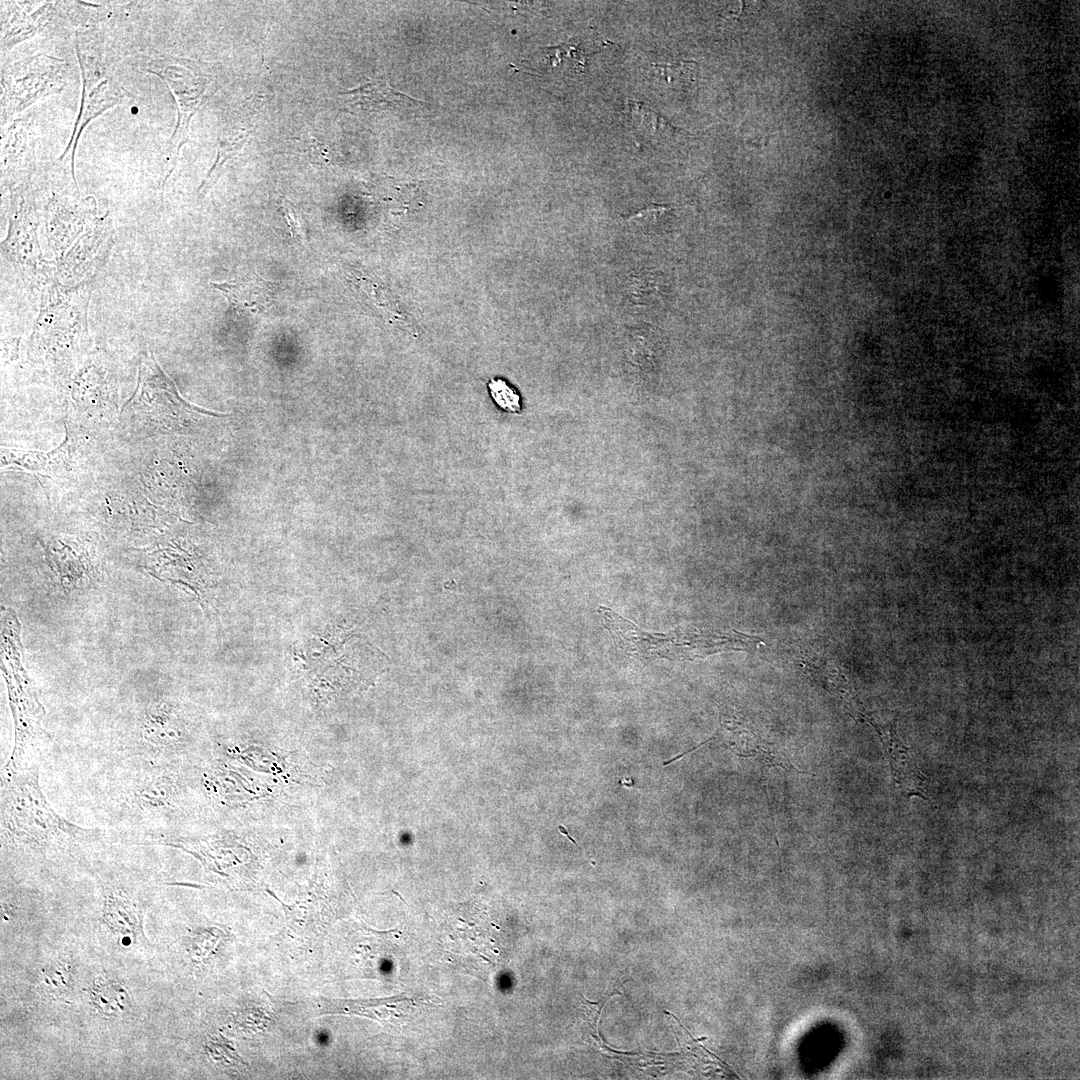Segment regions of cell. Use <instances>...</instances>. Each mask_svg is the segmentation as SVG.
<instances>
[{"mask_svg": "<svg viewBox=\"0 0 1080 1080\" xmlns=\"http://www.w3.org/2000/svg\"><path fill=\"white\" fill-rule=\"evenodd\" d=\"M102 833L99 829L76 825L52 808L40 787L36 764L2 775V847L44 855L55 847L94 842Z\"/></svg>", "mask_w": 1080, "mask_h": 1080, "instance_id": "1", "label": "cell"}, {"mask_svg": "<svg viewBox=\"0 0 1080 1080\" xmlns=\"http://www.w3.org/2000/svg\"><path fill=\"white\" fill-rule=\"evenodd\" d=\"M105 794L109 820L134 836L157 838L160 819L171 805L172 780L160 759L128 757Z\"/></svg>", "mask_w": 1080, "mask_h": 1080, "instance_id": "2", "label": "cell"}, {"mask_svg": "<svg viewBox=\"0 0 1080 1080\" xmlns=\"http://www.w3.org/2000/svg\"><path fill=\"white\" fill-rule=\"evenodd\" d=\"M604 628L625 655L648 663L656 658L694 660L734 651L737 636L732 629L678 627L668 633H651L638 628L609 608L599 607Z\"/></svg>", "mask_w": 1080, "mask_h": 1080, "instance_id": "3", "label": "cell"}, {"mask_svg": "<svg viewBox=\"0 0 1080 1080\" xmlns=\"http://www.w3.org/2000/svg\"><path fill=\"white\" fill-rule=\"evenodd\" d=\"M138 63L142 70L158 76L168 86L177 105L178 118L167 147L170 168L165 183L177 165L182 146L189 139L191 120L205 101L212 82L211 65L153 48L140 54Z\"/></svg>", "mask_w": 1080, "mask_h": 1080, "instance_id": "4", "label": "cell"}, {"mask_svg": "<svg viewBox=\"0 0 1080 1080\" xmlns=\"http://www.w3.org/2000/svg\"><path fill=\"white\" fill-rule=\"evenodd\" d=\"M205 411L187 403L151 352H144L139 366L137 388L123 406L120 421L124 431L136 438L157 435L172 429L175 411Z\"/></svg>", "mask_w": 1080, "mask_h": 1080, "instance_id": "5", "label": "cell"}, {"mask_svg": "<svg viewBox=\"0 0 1080 1080\" xmlns=\"http://www.w3.org/2000/svg\"><path fill=\"white\" fill-rule=\"evenodd\" d=\"M66 63L38 54L17 61L1 73V123L12 120L36 101L60 93L65 87Z\"/></svg>", "mask_w": 1080, "mask_h": 1080, "instance_id": "6", "label": "cell"}, {"mask_svg": "<svg viewBox=\"0 0 1080 1080\" xmlns=\"http://www.w3.org/2000/svg\"><path fill=\"white\" fill-rule=\"evenodd\" d=\"M75 48L82 75V98L71 139L59 160L69 156L72 178L76 183L74 160L83 130L93 119L109 108L127 101L130 94L109 73L101 53L92 49L79 34L75 37Z\"/></svg>", "mask_w": 1080, "mask_h": 1080, "instance_id": "7", "label": "cell"}, {"mask_svg": "<svg viewBox=\"0 0 1080 1080\" xmlns=\"http://www.w3.org/2000/svg\"><path fill=\"white\" fill-rule=\"evenodd\" d=\"M7 238L2 251L28 285L51 281V265L43 258L37 237V217L33 201L20 188L13 194Z\"/></svg>", "mask_w": 1080, "mask_h": 1080, "instance_id": "8", "label": "cell"}, {"mask_svg": "<svg viewBox=\"0 0 1080 1080\" xmlns=\"http://www.w3.org/2000/svg\"><path fill=\"white\" fill-rule=\"evenodd\" d=\"M720 731L738 756L754 759L763 770L780 767L800 774H809L796 768L777 744L767 740L761 731L737 710L728 709L723 714Z\"/></svg>", "mask_w": 1080, "mask_h": 1080, "instance_id": "9", "label": "cell"}, {"mask_svg": "<svg viewBox=\"0 0 1080 1080\" xmlns=\"http://www.w3.org/2000/svg\"><path fill=\"white\" fill-rule=\"evenodd\" d=\"M878 734L883 748L888 756L892 779L901 791L909 798L919 796L927 798L926 778L912 759L909 748L902 742L898 733L896 722L886 725L876 723L870 715L866 719Z\"/></svg>", "mask_w": 1080, "mask_h": 1080, "instance_id": "10", "label": "cell"}, {"mask_svg": "<svg viewBox=\"0 0 1080 1080\" xmlns=\"http://www.w3.org/2000/svg\"><path fill=\"white\" fill-rule=\"evenodd\" d=\"M801 669L818 686L839 699L855 721H866L868 713L863 707L850 680L831 660L809 650H801L798 657Z\"/></svg>", "mask_w": 1080, "mask_h": 1080, "instance_id": "11", "label": "cell"}, {"mask_svg": "<svg viewBox=\"0 0 1080 1080\" xmlns=\"http://www.w3.org/2000/svg\"><path fill=\"white\" fill-rule=\"evenodd\" d=\"M339 95L350 110L362 113L416 110L426 104L395 90L384 80H371L356 88L344 89Z\"/></svg>", "mask_w": 1080, "mask_h": 1080, "instance_id": "12", "label": "cell"}, {"mask_svg": "<svg viewBox=\"0 0 1080 1080\" xmlns=\"http://www.w3.org/2000/svg\"><path fill=\"white\" fill-rule=\"evenodd\" d=\"M236 111L220 129L217 137V157L208 171L200 191L211 186L219 177L224 164L246 146L254 131L255 102L250 101Z\"/></svg>", "mask_w": 1080, "mask_h": 1080, "instance_id": "13", "label": "cell"}, {"mask_svg": "<svg viewBox=\"0 0 1080 1080\" xmlns=\"http://www.w3.org/2000/svg\"><path fill=\"white\" fill-rule=\"evenodd\" d=\"M54 2H13L11 11L2 21V50L33 37L49 21Z\"/></svg>", "mask_w": 1080, "mask_h": 1080, "instance_id": "14", "label": "cell"}, {"mask_svg": "<svg viewBox=\"0 0 1080 1080\" xmlns=\"http://www.w3.org/2000/svg\"><path fill=\"white\" fill-rule=\"evenodd\" d=\"M212 285L241 311L262 313L273 301L268 283L263 280L212 283Z\"/></svg>", "mask_w": 1080, "mask_h": 1080, "instance_id": "15", "label": "cell"}, {"mask_svg": "<svg viewBox=\"0 0 1080 1080\" xmlns=\"http://www.w3.org/2000/svg\"><path fill=\"white\" fill-rule=\"evenodd\" d=\"M2 176L10 183L19 169H28L34 155L33 145L29 141V132L20 122L11 126L2 141Z\"/></svg>", "mask_w": 1080, "mask_h": 1080, "instance_id": "16", "label": "cell"}, {"mask_svg": "<svg viewBox=\"0 0 1080 1080\" xmlns=\"http://www.w3.org/2000/svg\"><path fill=\"white\" fill-rule=\"evenodd\" d=\"M628 119L639 138L652 143H666L674 128L658 113L638 101L628 102Z\"/></svg>", "mask_w": 1080, "mask_h": 1080, "instance_id": "17", "label": "cell"}, {"mask_svg": "<svg viewBox=\"0 0 1080 1080\" xmlns=\"http://www.w3.org/2000/svg\"><path fill=\"white\" fill-rule=\"evenodd\" d=\"M104 918L117 930L131 933L139 922L138 909L133 900L124 891L110 889L104 896Z\"/></svg>", "mask_w": 1080, "mask_h": 1080, "instance_id": "18", "label": "cell"}, {"mask_svg": "<svg viewBox=\"0 0 1080 1080\" xmlns=\"http://www.w3.org/2000/svg\"><path fill=\"white\" fill-rule=\"evenodd\" d=\"M91 1000L101 1013L108 1016L122 1015L130 1007L127 992L112 981L96 982L91 990Z\"/></svg>", "mask_w": 1080, "mask_h": 1080, "instance_id": "19", "label": "cell"}, {"mask_svg": "<svg viewBox=\"0 0 1080 1080\" xmlns=\"http://www.w3.org/2000/svg\"><path fill=\"white\" fill-rule=\"evenodd\" d=\"M60 448L50 453L39 452H23L15 450L2 449V462L3 464H16L22 468L43 472L54 468L57 459H60L61 454L58 452Z\"/></svg>", "mask_w": 1080, "mask_h": 1080, "instance_id": "20", "label": "cell"}, {"mask_svg": "<svg viewBox=\"0 0 1080 1080\" xmlns=\"http://www.w3.org/2000/svg\"><path fill=\"white\" fill-rule=\"evenodd\" d=\"M295 150L300 154L305 155L307 159L318 166H325L332 163L335 151L326 144H322L315 138L308 139H295Z\"/></svg>", "mask_w": 1080, "mask_h": 1080, "instance_id": "21", "label": "cell"}, {"mask_svg": "<svg viewBox=\"0 0 1080 1080\" xmlns=\"http://www.w3.org/2000/svg\"><path fill=\"white\" fill-rule=\"evenodd\" d=\"M490 394L496 404L507 412L520 411L519 395L502 379H491L488 383Z\"/></svg>", "mask_w": 1080, "mask_h": 1080, "instance_id": "22", "label": "cell"}, {"mask_svg": "<svg viewBox=\"0 0 1080 1080\" xmlns=\"http://www.w3.org/2000/svg\"><path fill=\"white\" fill-rule=\"evenodd\" d=\"M281 209L294 238L299 242L304 241L306 239L304 222L296 206L288 199H283Z\"/></svg>", "mask_w": 1080, "mask_h": 1080, "instance_id": "23", "label": "cell"}, {"mask_svg": "<svg viewBox=\"0 0 1080 1080\" xmlns=\"http://www.w3.org/2000/svg\"><path fill=\"white\" fill-rule=\"evenodd\" d=\"M44 983L56 990L67 989L69 986V970L64 965L49 967L43 974Z\"/></svg>", "mask_w": 1080, "mask_h": 1080, "instance_id": "24", "label": "cell"}, {"mask_svg": "<svg viewBox=\"0 0 1080 1080\" xmlns=\"http://www.w3.org/2000/svg\"><path fill=\"white\" fill-rule=\"evenodd\" d=\"M559 830H560V831H561V832H562V833H563V834H564V835H565V836H566V837H567L568 839H570V840H571V841H572V842H573V843H574V844H575L576 846H578V845H577V843H576V841H575V840H574V839H573V838H572V837H571V836H570V835L568 834V832L566 831V829L564 828V826H563V825H560V826H559Z\"/></svg>", "mask_w": 1080, "mask_h": 1080, "instance_id": "25", "label": "cell"}]
</instances>
